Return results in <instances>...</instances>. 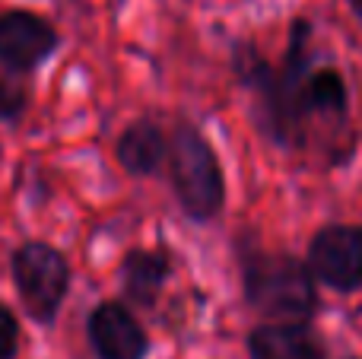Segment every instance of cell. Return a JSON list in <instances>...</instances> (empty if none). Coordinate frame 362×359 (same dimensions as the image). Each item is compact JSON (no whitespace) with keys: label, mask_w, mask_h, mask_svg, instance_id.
I'll list each match as a JSON object with an SVG mask.
<instances>
[{"label":"cell","mask_w":362,"mask_h":359,"mask_svg":"<svg viewBox=\"0 0 362 359\" xmlns=\"http://www.w3.org/2000/svg\"><path fill=\"white\" fill-rule=\"evenodd\" d=\"M312 23L308 19H296L289 29L286 42V57L280 67H270L267 61L255 54L251 48H238L235 67L238 76L257 93L261 102V124L276 143H299L302 131V89L308 80V61H312Z\"/></svg>","instance_id":"cell-1"},{"label":"cell","mask_w":362,"mask_h":359,"mask_svg":"<svg viewBox=\"0 0 362 359\" xmlns=\"http://www.w3.org/2000/svg\"><path fill=\"white\" fill-rule=\"evenodd\" d=\"M242 280L248 305L261 315L276 318V324L305 322L318 305L312 271L293 254H248L242 264Z\"/></svg>","instance_id":"cell-2"},{"label":"cell","mask_w":362,"mask_h":359,"mask_svg":"<svg viewBox=\"0 0 362 359\" xmlns=\"http://www.w3.org/2000/svg\"><path fill=\"white\" fill-rule=\"evenodd\" d=\"M169 172L175 197L191 220L206 223L223 210L226 178L213 146L194 124H178L169 140Z\"/></svg>","instance_id":"cell-3"},{"label":"cell","mask_w":362,"mask_h":359,"mask_svg":"<svg viewBox=\"0 0 362 359\" xmlns=\"http://www.w3.org/2000/svg\"><path fill=\"white\" fill-rule=\"evenodd\" d=\"M13 283L25 312L38 324H54L70 290V267L57 248L45 242H25L13 252Z\"/></svg>","instance_id":"cell-4"},{"label":"cell","mask_w":362,"mask_h":359,"mask_svg":"<svg viewBox=\"0 0 362 359\" xmlns=\"http://www.w3.org/2000/svg\"><path fill=\"white\" fill-rule=\"evenodd\" d=\"M308 271L318 283L350 293L362 286V226H325L308 245Z\"/></svg>","instance_id":"cell-5"},{"label":"cell","mask_w":362,"mask_h":359,"mask_svg":"<svg viewBox=\"0 0 362 359\" xmlns=\"http://www.w3.org/2000/svg\"><path fill=\"white\" fill-rule=\"evenodd\" d=\"M57 48V32L29 10L0 13V64L13 73H29Z\"/></svg>","instance_id":"cell-6"},{"label":"cell","mask_w":362,"mask_h":359,"mask_svg":"<svg viewBox=\"0 0 362 359\" xmlns=\"http://www.w3.org/2000/svg\"><path fill=\"white\" fill-rule=\"evenodd\" d=\"M89 343L99 359H146V341L140 322L121 302H102L89 315Z\"/></svg>","instance_id":"cell-7"},{"label":"cell","mask_w":362,"mask_h":359,"mask_svg":"<svg viewBox=\"0 0 362 359\" xmlns=\"http://www.w3.org/2000/svg\"><path fill=\"white\" fill-rule=\"evenodd\" d=\"M169 273H172V261L163 248H134L121 261L124 296L140 309H150V305H156Z\"/></svg>","instance_id":"cell-8"},{"label":"cell","mask_w":362,"mask_h":359,"mask_svg":"<svg viewBox=\"0 0 362 359\" xmlns=\"http://www.w3.org/2000/svg\"><path fill=\"white\" fill-rule=\"evenodd\" d=\"M251 359H325V347L302 324H261L248 337Z\"/></svg>","instance_id":"cell-9"},{"label":"cell","mask_w":362,"mask_h":359,"mask_svg":"<svg viewBox=\"0 0 362 359\" xmlns=\"http://www.w3.org/2000/svg\"><path fill=\"white\" fill-rule=\"evenodd\" d=\"M169 156V140L153 121H134L118 140V163L124 172L146 178Z\"/></svg>","instance_id":"cell-10"},{"label":"cell","mask_w":362,"mask_h":359,"mask_svg":"<svg viewBox=\"0 0 362 359\" xmlns=\"http://www.w3.org/2000/svg\"><path fill=\"white\" fill-rule=\"evenodd\" d=\"M302 112L305 114H344L346 112V83L340 70L321 67L308 73L302 89Z\"/></svg>","instance_id":"cell-11"},{"label":"cell","mask_w":362,"mask_h":359,"mask_svg":"<svg viewBox=\"0 0 362 359\" xmlns=\"http://www.w3.org/2000/svg\"><path fill=\"white\" fill-rule=\"evenodd\" d=\"M29 105V83L23 73H0V121H16Z\"/></svg>","instance_id":"cell-12"},{"label":"cell","mask_w":362,"mask_h":359,"mask_svg":"<svg viewBox=\"0 0 362 359\" xmlns=\"http://www.w3.org/2000/svg\"><path fill=\"white\" fill-rule=\"evenodd\" d=\"M16 347H19V324H16V315L0 302V359H13L16 356Z\"/></svg>","instance_id":"cell-13"},{"label":"cell","mask_w":362,"mask_h":359,"mask_svg":"<svg viewBox=\"0 0 362 359\" xmlns=\"http://www.w3.org/2000/svg\"><path fill=\"white\" fill-rule=\"evenodd\" d=\"M350 6H353V13L362 19V0H350Z\"/></svg>","instance_id":"cell-14"}]
</instances>
